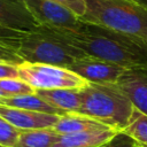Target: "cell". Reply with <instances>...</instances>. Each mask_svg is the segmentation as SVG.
<instances>
[{
	"instance_id": "cell-7",
	"label": "cell",
	"mask_w": 147,
	"mask_h": 147,
	"mask_svg": "<svg viewBox=\"0 0 147 147\" xmlns=\"http://www.w3.org/2000/svg\"><path fill=\"white\" fill-rule=\"evenodd\" d=\"M88 83H117L119 77L127 70L126 68L105 60L85 56L77 60L69 67Z\"/></svg>"
},
{
	"instance_id": "cell-17",
	"label": "cell",
	"mask_w": 147,
	"mask_h": 147,
	"mask_svg": "<svg viewBox=\"0 0 147 147\" xmlns=\"http://www.w3.org/2000/svg\"><path fill=\"white\" fill-rule=\"evenodd\" d=\"M0 92L3 96H14L33 94L36 90L20 78H5L0 79Z\"/></svg>"
},
{
	"instance_id": "cell-12",
	"label": "cell",
	"mask_w": 147,
	"mask_h": 147,
	"mask_svg": "<svg viewBox=\"0 0 147 147\" xmlns=\"http://www.w3.org/2000/svg\"><path fill=\"white\" fill-rule=\"evenodd\" d=\"M36 94L63 113H78L82 105V88L36 90Z\"/></svg>"
},
{
	"instance_id": "cell-6",
	"label": "cell",
	"mask_w": 147,
	"mask_h": 147,
	"mask_svg": "<svg viewBox=\"0 0 147 147\" xmlns=\"http://www.w3.org/2000/svg\"><path fill=\"white\" fill-rule=\"evenodd\" d=\"M42 26L56 30H79L84 22L69 8L53 0H23Z\"/></svg>"
},
{
	"instance_id": "cell-15",
	"label": "cell",
	"mask_w": 147,
	"mask_h": 147,
	"mask_svg": "<svg viewBox=\"0 0 147 147\" xmlns=\"http://www.w3.org/2000/svg\"><path fill=\"white\" fill-rule=\"evenodd\" d=\"M59 137L53 127L21 130L14 147H53Z\"/></svg>"
},
{
	"instance_id": "cell-23",
	"label": "cell",
	"mask_w": 147,
	"mask_h": 147,
	"mask_svg": "<svg viewBox=\"0 0 147 147\" xmlns=\"http://www.w3.org/2000/svg\"><path fill=\"white\" fill-rule=\"evenodd\" d=\"M18 64L0 60V79L18 78Z\"/></svg>"
},
{
	"instance_id": "cell-24",
	"label": "cell",
	"mask_w": 147,
	"mask_h": 147,
	"mask_svg": "<svg viewBox=\"0 0 147 147\" xmlns=\"http://www.w3.org/2000/svg\"><path fill=\"white\" fill-rule=\"evenodd\" d=\"M130 1L139 2V3H141V5H145V6H147V0H130Z\"/></svg>"
},
{
	"instance_id": "cell-4",
	"label": "cell",
	"mask_w": 147,
	"mask_h": 147,
	"mask_svg": "<svg viewBox=\"0 0 147 147\" xmlns=\"http://www.w3.org/2000/svg\"><path fill=\"white\" fill-rule=\"evenodd\" d=\"M16 52L25 62L46 63L69 68L77 60L88 56L67 41L56 30L40 25L25 32L18 40Z\"/></svg>"
},
{
	"instance_id": "cell-11",
	"label": "cell",
	"mask_w": 147,
	"mask_h": 147,
	"mask_svg": "<svg viewBox=\"0 0 147 147\" xmlns=\"http://www.w3.org/2000/svg\"><path fill=\"white\" fill-rule=\"evenodd\" d=\"M119 131L105 126L87 131L60 134L53 147H100L111 140Z\"/></svg>"
},
{
	"instance_id": "cell-3",
	"label": "cell",
	"mask_w": 147,
	"mask_h": 147,
	"mask_svg": "<svg viewBox=\"0 0 147 147\" xmlns=\"http://www.w3.org/2000/svg\"><path fill=\"white\" fill-rule=\"evenodd\" d=\"M83 22L147 40V6L130 0H85Z\"/></svg>"
},
{
	"instance_id": "cell-14",
	"label": "cell",
	"mask_w": 147,
	"mask_h": 147,
	"mask_svg": "<svg viewBox=\"0 0 147 147\" xmlns=\"http://www.w3.org/2000/svg\"><path fill=\"white\" fill-rule=\"evenodd\" d=\"M0 105L25 109L30 111H37V113H46V114H54V115L65 114L62 110L46 102L36 93L25 94V95H14V96H0Z\"/></svg>"
},
{
	"instance_id": "cell-22",
	"label": "cell",
	"mask_w": 147,
	"mask_h": 147,
	"mask_svg": "<svg viewBox=\"0 0 147 147\" xmlns=\"http://www.w3.org/2000/svg\"><path fill=\"white\" fill-rule=\"evenodd\" d=\"M0 60L1 61H8V62H13L16 64H20L22 62H24L17 54L16 49L9 45L2 44L0 42Z\"/></svg>"
},
{
	"instance_id": "cell-5",
	"label": "cell",
	"mask_w": 147,
	"mask_h": 147,
	"mask_svg": "<svg viewBox=\"0 0 147 147\" xmlns=\"http://www.w3.org/2000/svg\"><path fill=\"white\" fill-rule=\"evenodd\" d=\"M17 68L18 78L34 90L84 88L88 83L65 67L24 61L20 63Z\"/></svg>"
},
{
	"instance_id": "cell-10",
	"label": "cell",
	"mask_w": 147,
	"mask_h": 147,
	"mask_svg": "<svg viewBox=\"0 0 147 147\" xmlns=\"http://www.w3.org/2000/svg\"><path fill=\"white\" fill-rule=\"evenodd\" d=\"M134 108L147 115V69H127L117 80Z\"/></svg>"
},
{
	"instance_id": "cell-8",
	"label": "cell",
	"mask_w": 147,
	"mask_h": 147,
	"mask_svg": "<svg viewBox=\"0 0 147 147\" xmlns=\"http://www.w3.org/2000/svg\"><path fill=\"white\" fill-rule=\"evenodd\" d=\"M0 25L21 32H31L40 26L23 0H0Z\"/></svg>"
},
{
	"instance_id": "cell-2",
	"label": "cell",
	"mask_w": 147,
	"mask_h": 147,
	"mask_svg": "<svg viewBox=\"0 0 147 147\" xmlns=\"http://www.w3.org/2000/svg\"><path fill=\"white\" fill-rule=\"evenodd\" d=\"M136 108L117 83H87L82 88L79 114L98 119L108 127L123 131Z\"/></svg>"
},
{
	"instance_id": "cell-26",
	"label": "cell",
	"mask_w": 147,
	"mask_h": 147,
	"mask_svg": "<svg viewBox=\"0 0 147 147\" xmlns=\"http://www.w3.org/2000/svg\"><path fill=\"white\" fill-rule=\"evenodd\" d=\"M0 147H2V146H0Z\"/></svg>"
},
{
	"instance_id": "cell-20",
	"label": "cell",
	"mask_w": 147,
	"mask_h": 147,
	"mask_svg": "<svg viewBox=\"0 0 147 147\" xmlns=\"http://www.w3.org/2000/svg\"><path fill=\"white\" fill-rule=\"evenodd\" d=\"M136 145H137V142L131 137H129L124 132L119 131L111 140H109L108 142H106L105 145H102L100 147H134Z\"/></svg>"
},
{
	"instance_id": "cell-21",
	"label": "cell",
	"mask_w": 147,
	"mask_h": 147,
	"mask_svg": "<svg viewBox=\"0 0 147 147\" xmlns=\"http://www.w3.org/2000/svg\"><path fill=\"white\" fill-rule=\"evenodd\" d=\"M74 11L79 18H82L86 13V1L85 0H53Z\"/></svg>"
},
{
	"instance_id": "cell-1",
	"label": "cell",
	"mask_w": 147,
	"mask_h": 147,
	"mask_svg": "<svg viewBox=\"0 0 147 147\" xmlns=\"http://www.w3.org/2000/svg\"><path fill=\"white\" fill-rule=\"evenodd\" d=\"M56 31L88 56L126 69H147V40L86 22L79 30Z\"/></svg>"
},
{
	"instance_id": "cell-25",
	"label": "cell",
	"mask_w": 147,
	"mask_h": 147,
	"mask_svg": "<svg viewBox=\"0 0 147 147\" xmlns=\"http://www.w3.org/2000/svg\"><path fill=\"white\" fill-rule=\"evenodd\" d=\"M134 147H140V146H139V145H136V146H134Z\"/></svg>"
},
{
	"instance_id": "cell-19",
	"label": "cell",
	"mask_w": 147,
	"mask_h": 147,
	"mask_svg": "<svg viewBox=\"0 0 147 147\" xmlns=\"http://www.w3.org/2000/svg\"><path fill=\"white\" fill-rule=\"evenodd\" d=\"M24 33L25 32L11 30V29H8V28H5V26L0 25V42L9 45V46H11L16 49L18 40L23 37Z\"/></svg>"
},
{
	"instance_id": "cell-9",
	"label": "cell",
	"mask_w": 147,
	"mask_h": 147,
	"mask_svg": "<svg viewBox=\"0 0 147 147\" xmlns=\"http://www.w3.org/2000/svg\"><path fill=\"white\" fill-rule=\"evenodd\" d=\"M61 115L46 114L0 105V117L18 130L53 127Z\"/></svg>"
},
{
	"instance_id": "cell-16",
	"label": "cell",
	"mask_w": 147,
	"mask_h": 147,
	"mask_svg": "<svg viewBox=\"0 0 147 147\" xmlns=\"http://www.w3.org/2000/svg\"><path fill=\"white\" fill-rule=\"evenodd\" d=\"M122 132L131 137L140 147H147V115L136 109L131 122Z\"/></svg>"
},
{
	"instance_id": "cell-13",
	"label": "cell",
	"mask_w": 147,
	"mask_h": 147,
	"mask_svg": "<svg viewBox=\"0 0 147 147\" xmlns=\"http://www.w3.org/2000/svg\"><path fill=\"white\" fill-rule=\"evenodd\" d=\"M105 126V124L90 116L79 113H65L59 117L53 129L59 134H69L87 131L91 129H100Z\"/></svg>"
},
{
	"instance_id": "cell-18",
	"label": "cell",
	"mask_w": 147,
	"mask_h": 147,
	"mask_svg": "<svg viewBox=\"0 0 147 147\" xmlns=\"http://www.w3.org/2000/svg\"><path fill=\"white\" fill-rule=\"evenodd\" d=\"M20 131L21 130L16 129L2 117H0V146L14 147L17 141Z\"/></svg>"
}]
</instances>
